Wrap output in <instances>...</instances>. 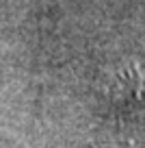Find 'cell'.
Here are the masks:
<instances>
[{
	"mask_svg": "<svg viewBox=\"0 0 145 148\" xmlns=\"http://www.w3.org/2000/svg\"><path fill=\"white\" fill-rule=\"evenodd\" d=\"M95 148H134V146L128 144V142H104V144H100V146H95Z\"/></svg>",
	"mask_w": 145,
	"mask_h": 148,
	"instance_id": "1",
	"label": "cell"
}]
</instances>
